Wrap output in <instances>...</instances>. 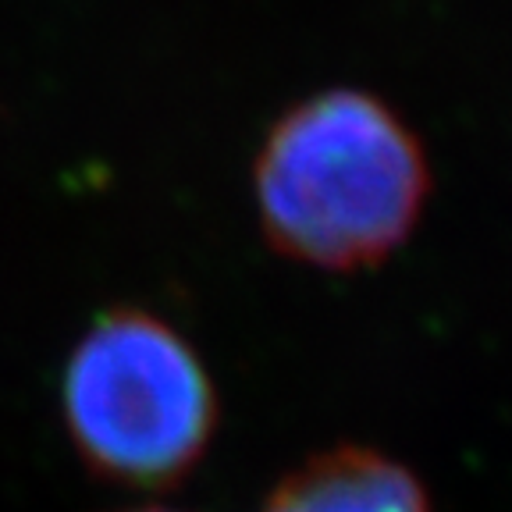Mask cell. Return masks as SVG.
<instances>
[{
  "label": "cell",
  "instance_id": "1",
  "mask_svg": "<svg viewBox=\"0 0 512 512\" xmlns=\"http://www.w3.org/2000/svg\"><path fill=\"white\" fill-rule=\"evenodd\" d=\"M431 189L420 139L363 89H324L281 114L256 157V210L281 256L360 271L392 256Z\"/></svg>",
  "mask_w": 512,
  "mask_h": 512
},
{
  "label": "cell",
  "instance_id": "2",
  "mask_svg": "<svg viewBox=\"0 0 512 512\" xmlns=\"http://www.w3.org/2000/svg\"><path fill=\"white\" fill-rule=\"evenodd\" d=\"M61 413L96 477L164 491L207 452L217 395L200 356L171 324L150 310H107L64 363Z\"/></svg>",
  "mask_w": 512,
  "mask_h": 512
},
{
  "label": "cell",
  "instance_id": "3",
  "mask_svg": "<svg viewBox=\"0 0 512 512\" xmlns=\"http://www.w3.org/2000/svg\"><path fill=\"white\" fill-rule=\"evenodd\" d=\"M264 512H431V505L402 463L345 445L288 473Z\"/></svg>",
  "mask_w": 512,
  "mask_h": 512
},
{
  "label": "cell",
  "instance_id": "4",
  "mask_svg": "<svg viewBox=\"0 0 512 512\" xmlns=\"http://www.w3.org/2000/svg\"><path fill=\"white\" fill-rule=\"evenodd\" d=\"M132 512H168V509H132Z\"/></svg>",
  "mask_w": 512,
  "mask_h": 512
}]
</instances>
